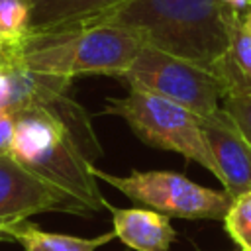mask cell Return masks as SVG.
<instances>
[{
  "instance_id": "obj_1",
  "label": "cell",
  "mask_w": 251,
  "mask_h": 251,
  "mask_svg": "<svg viewBox=\"0 0 251 251\" xmlns=\"http://www.w3.org/2000/svg\"><path fill=\"white\" fill-rule=\"evenodd\" d=\"M229 14L222 0H127L84 25L129 29L145 47L216 73L229 51Z\"/></svg>"
},
{
  "instance_id": "obj_2",
  "label": "cell",
  "mask_w": 251,
  "mask_h": 251,
  "mask_svg": "<svg viewBox=\"0 0 251 251\" xmlns=\"http://www.w3.org/2000/svg\"><path fill=\"white\" fill-rule=\"evenodd\" d=\"M143 47L141 37L129 29L92 24L27 33L16 53L29 71L73 82L80 75L122 78Z\"/></svg>"
},
{
  "instance_id": "obj_3",
  "label": "cell",
  "mask_w": 251,
  "mask_h": 251,
  "mask_svg": "<svg viewBox=\"0 0 251 251\" xmlns=\"http://www.w3.org/2000/svg\"><path fill=\"white\" fill-rule=\"evenodd\" d=\"M16 133L10 155L29 173L80 202L90 214L104 210L106 198L90 173L92 161L84 155L71 129L43 108L14 114Z\"/></svg>"
},
{
  "instance_id": "obj_4",
  "label": "cell",
  "mask_w": 251,
  "mask_h": 251,
  "mask_svg": "<svg viewBox=\"0 0 251 251\" xmlns=\"http://www.w3.org/2000/svg\"><path fill=\"white\" fill-rule=\"evenodd\" d=\"M127 88L126 96L106 100L104 114L122 118L143 143L175 151L218 178V167L202 131V118L159 94L137 86Z\"/></svg>"
},
{
  "instance_id": "obj_5",
  "label": "cell",
  "mask_w": 251,
  "mask_h": 251,
  "mask_svg": "<svg viewBox=\"0 0 251 251\" xmlns=\"http://www.w3.org/2000/svg\"><path fill=\"white\" fill-rule=\"evenodd\" d=\"M90 173L126 194L129 200L165 216L182 220H222L226 218L233 196L226 190H214L173 171H133L120 176L106 173L94 163Z\"/></svg>"
},
{
  "instance_id": "obj_6",
  "label": "cell",
  "mask_w": 251,
  "mask_h": 251,
  "mask_svg": "<svg viewBox=\"0 0 251 251\" xmlns=\"http://www.w3.org/2000/svg\"><path fill=\"white\" fill-rule=\"evenodd\" d=\"M122 80L127 86L159 94L200 118L220 114L227 94V84L218 73L151 47L137 53Z\"/></svg>"
},
{
  "instance_id": "obj_7",
  "label": "cell",
  "mask_w": 251,
  "mask_h": 251,
  "mask_svg": "<svg viewBox=\"0 0 251 251\" xmlns=\"http://www.w3.org/2000/svg\"><path fill=\"white\" fill-rule=\"evenodd\" d=\"M41 212H67L88 216L90 212L45 182L37 175L24 169L10 153L0 157V229L10 224H18L27 220L33 214Z\"/></svg>"
},
{
  "instance_id": "obj_8",
  "label": "cell",
  "mask_w": 251,
  "mask_h": 251,
  "mask_svg": "<svg viewBox=\"0 0 251 251\" xmlns=\"http://www.w3.org/2000/svg\"><path fill=\"white\" fill-rule=\"evenodd\" d=\"M202 131L224 190L231 196L251 190V145L231 118L224 110L214 118H202Z\"/></svg>"
},
{
  "instance_id": "obj_9",
  "label": "cell",
  "mask_w": 251,
  "mask_h": 251,
  "mask_svg": "<svg viewBox=\"0 0 251 251\" xmlns=\"http://www.w3.org/2000/svg\"><path fill=\"white\" fill-rule=\"evenodd\" d=\"M112 216L116 237L133 251H169L176 239V231L169 216L149 208H116L104 204Z\"/></svg>"
},
{
  "instance_id": "obj_10",
  "label": "cell",
  "mask_w": 251,
  "mask_h": 251,
  "mask_svg": "<svg viewBox=\"0 0 251 251\" xmlns=\"http://www.w3.org/2000/svg\"><path fill=\"white\" fill-rule=\"evenodd\" d=\"M127 0H29V31L43 33L94 22Z\"/></svg>"
},
{
  "instance_id": "obj_11",
  "label": "cell",
  "mask_w": 251,
  "mask_h": 251,
  "mask_svg": "<svg viewBox=\"0 0 251 251\" xmlns=\"http://www.w3.org/2000/svg\"><path fill=\"white\" fill-rule=\"evenodd\" d=\"M114 237V231H106L96 237H76L45 231L27 220L4 226L0 229V241H16L24 247V251H96L98 247L110 243Z\"/></svg>"
},
{
  "instance_id": "obj_12",
  "label": "cell",
  "mask_w": 251,
  "mask_h": 251,
  "mask_svg": "<svg viewBox=\"0 0 251 251\" xmlns=\"http://www.w3.org/2000/svg\"><path fill=\"white\" fill-rule=\"evenodd\" d=\"M216 73L227 84V94L251 90V33L239 12L229 14V51Z\"/></svg>"
},
{
  "instance_id": "obj_13",
  "label": "cell",
  "mask_w": 251,
  "mask_h": 251,
  "mask_svg": "<svg viewBox=\"0 0 251 251\" xmlns=\"http://www.w3.org/2000/svg\"><path fill=\"white\" fill-rule=\"evenodd\" d=\"M29 0H0V39L18 47L29 31Z\"/></svg>"
},
{
  "instance_id": "obj_14",
  "label": "cell",
  "mask_w": 251,
  "mask_h": 251,
  "mask_svg": "<svg viewBox=\"0 0 251 251\" xmlns=\"http://www.w3.org/2000/svg\"><path fill=\"white\" fill-rule=\"evenodd\" d=\"M224 227L239 251H251V190L233 196L224 218Z\"/></svg>"
},
{
  "instance_id": "obj_15",
  "label": "cell",
  "mask_w": 251,
  "mask_h": 251,
  "mask_svg": "<svg viewBox=\"0 0 251 251\" xmlns=\"http://www.w3.org/2000/svg\"><path fill=\"white\" fill-rule=\"evenodd\" d=\"M222 110L231 118L245 141L251 145V90L226 94L222 100Z\"/></svg>"
},
{
  "instance_id": "obj_16",
  "label": "cell",
  "mask_w": 251,
  "mask_h": 251,
  "mask_svg": "<svg viewBox=\"0 0 251 251\" xmlns=\"http://www.w3.org/2000/svg\"><path fill=\"white\" fill-rule=\"evenodd\" d=\"M14 133H16V118L14 114L0 110V157L8 155L14 143Z\"/></svg>"
},
{
  "instance_id": "obj_17",
  "label": "cell",
  "mask_w": 251,
  "mask_h": 251,
  "mask_svg": "<svg viewBox=\"0 0 251 251\" xmlns=\"http://www.w3.org/2000/svg\"><path fill=\"white\" fill-rule=\"evenodd\" d=\"M14 61H16V47H8V45L0 43V69L8 67Z\"/></svg>"
},
{
  "instance_id": "obj_18",
  "label": "cell",
  "mask_w": 251,
  "mask_h": 251,
  "mask_svg": "<svg viewBox=\"0 0 251 251\" xmlns=\"http://www.w3.org/2000/svg\"><path fill=\"white\" fill-rule=\"evenodd\" d=\"M222 2H224L226 8H229L233 12H239V14H243L251 6V0H222Z\"/></svg>"
},
{
  "instance_id": "obj_19",
  "label": "cell",
  "mask_w": 251,
  "mask_h": 251,
  "mask_svg": "<svg viewBox=\"0 0 251 251\" xmlns=\"http://www.w3.org/2000/svg\"><path fill=\"white\" fill-rule=\"evenodd\" d=\"M239 16H241V22H243V25H245V27H247V31L251 33V6H249V8H247L243 14H239Z\"/></svg>"
},
{
  "instance_id": "obj_20",
  "label": "cell",
  "mask_w": 251,
  "mask_h": 251,
  "mask_svg": "<svg viewBox=\"0 0 251 251\" xmlns=\"http://www.w3.org/2000/svg\"><path fill=\"white\" fill-rule=\"evenodd\" d=\"M0 43H2V45H4V41H2V39H0Z\"/></svg>"
}]
</instances>
